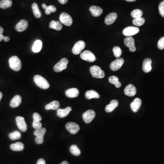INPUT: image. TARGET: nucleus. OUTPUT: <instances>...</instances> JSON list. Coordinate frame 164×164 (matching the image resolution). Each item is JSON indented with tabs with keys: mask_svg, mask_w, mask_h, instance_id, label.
<instances>
[{
	"mask_svg": "<svg viewBox=\"0 0 164 164\" xmlns=\"http://www.w3.org/2000/svg\"><path fill=\"white\" fill-rule=\"evenodd\" d=\"M10 67L15 71H19L21 68V62L20 59L16 56L11 57L9 60Z\"/></svg>",
	"mask_w": 164,
	"mask_h": 164,
	"instance_id": "obj_1",
	"label": "nucleus"
},
{
	"mask_svg": "<svg viewBox=\"0 0 164 164\" xmlns=\"http://www.w3.org/2000/svg\"><path fill=\"white\" fill-rule=\"evenodd\" d=\"M34 81L37 85L41 89L46 90L49 88L50 85L49 82L41 76L39 75L35 76L34 77Z\"/></svg>",
	"mask_w": 164,
	"mask_h": 164,
	"instance_id": "obj_2",
	"label": "nucleus"
},
{
	"mask_svg": "<svg viewBox=\"0 0 164 164\" xmlns=\"http://www.w3.org/2000/svg\"><path fill=\"white\" fill-rule=\"evenodd\" d=\"M91 74L94 78L102 79L105 77V72L102 70L100 67L94 65L90 68Z\"/></svg>",
	"mask_w": 164,
	"mask_h": 164,
	"instance_id": "obj_3",
	"label": "nucleus"
},
{
	"mask_svg": "<svg viewBox=\"0 0 164 164\" xmlns=\"http://www.w3.org/2000/svg\"><path fill=\"white\" fill-rule=\"evenodd\" d=\"M69 63V60L66 58H63L59 62L54 66V71L57 73H59L62 70L65 69L67 67V65Z\"/></svg>",
	"mask_w": 164,
	"mask_h": 164,
	"instance_id": "obj_4",
	"label": "nucleus"
},
{
	"mask_svg": "<svg viewBox=\"0 0 164 164\" xmlns=\"http://www.w3.org/2000/svg\"><path fill=\"white\" fill-rule=\"evenodd\" d=\"M59 19L60 22L67 26H70L73 23V19L71 16L65 12H63L61 14Z\"/></svg>",
	"mask_w": 164,
	"mask_h": 164,
	"instance_id": "obj_5",
	"label": "nucleus"
},
{
	"mask_svg": "<svg viewBox=\"0 0 164 164\" xmlns=\"http://www.w3.org/2000/svg\"><path fill=\"white\" fill-rule=\"evenodd\" d=\"M80 57L84 60L89 62H94L96 59L93 52L89 50H86L82 52L80 54Z\"/></svg>",
	"mask_w": 164,
	"mask_h": 164,
	"instance_id": "obj_6",
	"label": "nucleus"
},
{
	"mask_svg": "<svg viewBox=\"0 0 164 164\" xmlns=\"http://www.w3.org/2000/svg\"><path fill=\"white\" fill-rule=\"evenodd\" d=\"M85 47V43L83 41H79L75 44L72 49V52L74 55H78L80 54L82 51Z\"/></svg>",
	"mask_w": 164,
	"mask_h": 164,
	"instance_id": "obj_7",
	"label": "nucleus"
},
{
	"mask_svg": "<svg viewBox=\"0 0 164 164\" xmlns=\"http://www.w3.org/2000/svg\"><path fill=\"white\" fill-rule=\"evenodd\" d=\"M95 115V111L92 110H88L83 114V118L86 123L89 124L94 120Z\"/></svg>",
	"mask_w": 164,
	"mask_h": 164,
	"instance_id": "obj_8",
	"label": "nucleus"
},
{
	"mask_svg": "<svg viewBox=\"0 0 164 164\" xmlns=\"http://www.w3.org/2000/svg\"><path fill=\"white\" fill-rule=\"evenodd\" d=\"M124 64V59L121 57H119L111 63L110 68L112 70L115 71L120 69Z\"/></svg>",
	"mask_w": 164,
	"mask_h": 164,
	"instance_id": "obj_9",
	"label": "nucleus"
},
{
	"mask_svg": "<svg viewBox=\"0 0 164 164\" xmlns=\"http://www.w3.org/2000/svg\"><path fill=\"white\" fill-rule=\"evenodd\" d=\"M67 130L72 134H76L80 130V127L78 124L74 122H69L66 125Z\"/></svg>",
	"mask_w": 164,
	"mask_h": 164,
	"instance_id": "obj_10",
	"label": "nucleus"
},
{
	"mask_svg": "<svg viewBox=\"0 0 164 164\" xmlns=\"http://www.w3.org/2000/svg\"><path fill=\"white\" fill-rule=\"evenodd\" d=\"M140 31L139 28L134 26H128L123 30V34L126 36H132L136 34Z\"/></svg>",
	"mask_w": 164,
	"mask_h": 164,
	"instance_id": "obj_11",
	"label": "nucleus"
},
{
	"mask_svg": "<svg viewBox=\"0 0 164 164\" xmlns=\"http://www.w3.org/2000/svg\"><path fill=\"white\" fill-rule=\"evenodd\" d=\"M125 45L129 47L130 51L134 52L136 51V47L135 45V40L131 36L127 37L124 40Z\"/></svg>",
	"mask_w": 164,
	"mask_h": 164,
	"instance_id": "obj_12",
	"label": "nucleus"
},
{
	"mask_svg": "<svg viewBox=\"0 0 164 164\" xmlns=\"http://www.w3.org/2000/svg\"><path fill=\"white\" fill-rule=\"evenodd\" d=\"M16 125L19 130L22 132H25L27 130V125L25 121L24 118L21 116H18L16 118Z\"/></svg>",
	"mask_w": 164,
	"mask_h": 164,
	"instance_id": "obj_13",
	"label": "nucleus"
},
{
	"mask_svg": "<svg viewBox=\"0 0 164 164\" xmlns=\"http://www.w3.org/2000/svg\"><path fill=\"white\" fill-rule=\"evenodd\" d=\"M28 23L26 20H21L16 26V30L18 32L24 31L28 27Z\"/></svg>",
	"mask_w": 164,
	"mask_h": 164,
	"instance_id": "obj_14",
	"label": "nucleus"
},
{
	"mask_svg": "<svg viewBox=\"0 0 164 164\" xmlns=\"http://www.w3.org/2000/svg\"><path fill=\"white\" fill-rule=\"evenodd\" d=\"M124 92L128 96H134L136 94V89L135 86L130 84L125 88Z\"/></svg>",
	"mask_w": 164,
	"mask_h": 164,
	"instance_id": "obj_15",
	"label": "nucleus"
},
{
	"mask_svg": "<svg viewBox=\"0 0 164 164\" xmlns=\"http://www.w3.org/2000/svg\"><path fill=\"white\" fill-rule=\"evenodd\" d=\"M151 64H152V60L151 59L147 58L144 60L143 66H142V69L144 72L148 73L151 71L152 69Z\"/></svg>",
	"mask_w": 164,
	"mask_h": 164,
	"instance_id": "obj_16",
	"label": "nucleus"
},
{
	"mask_svg": "<svg viewBox=\"0 0 164 164\" xmlns=\"http://www.w3.org/2000/svg\"><path fill=\"white\" fill-rule=\"evenodd\" d=\"M142 101L139 98H136L134 100L133 102L130 104V107L134 113H136L139 110L140 107L141 106Z\"/></svg>",
	"mask_w": 164,
	"mask_h": 164,
	"instance_id": "obj_17",
	"label": "nucleus"
},
{
	"mask_svg": "<svg viewBox=\"0 0 164 164\" xmlns=\"http://www.w3.org/2000/svg\"><path fill=\"white\" fill-rule=\"evenodd\" d=\"M90 11L92 15L95 17H98L103 13V9L99 6H93L90 8Z\"/></svg>",
	"mask_w": 164,
	"mask_h": 164,
	"instance_id": "obj_18",
	"label": "nucleus"
},
{
	"mask_svg": "<svg viewBox=\"0 0 164 164\" xmlns=\"http://www.w3.org/2000/svg\"><path fill=\"white\" fill-rule=\"evenodd\" d=\"M117 15L116 13H115V12L110 13L105 18V23L106 24L110 25L115 22L116 20L117 19Z\"/></svg>",
	"mask_w": 164,
	"mask_h": 164,
	"instance_id": "obj_19",
	"label": "nucleus"
},
{
	"mask_svg": "<svg viewBox=\"0 0 164 164\" xmlns=\"http://www.w3.org/2000/svg\"><path fill=\"white\" fill-rule=\"evenodd\" d=\"M119 105V102L117 100H112L109 105H107L105 108L106 112L110 113L112 112Z\"/></svg>",
	"mask_w": 164,
	"mask_h": 164,
	"instance_id": "obj_20",
	"label": "nucleus"
},
{
	"mask_svg": "<svg viewBox=\"0 0 164 164\" xmlns=\"http://www.w3.org/2000/svg\"><path fill=\"white\" fill-rule=\"evenodd\" d=\"M71 111L72 108L70 107H67L65 109H57V115L60 118H64L69 114Z\"/></svg>",
	"mask_w": 164,
	"mask_h": 164,
	"instance_id": "obj_21",
	"label": "nucleus"
},
{
	"mask_svg": "<svg viewBox=\"0 0 164 164\" xmlns=\"http://www.w3.org/2000/svg\"><path fill=\"white\" fill-rule=\"evenodd\" d=\"M79 90L76 88H72L66 90V95L67 97L70 98H76L79 95Z\"/></svg>",
	"mask_w": 164,
	"mask_h": 164,
	"instance_id": "obj_22",
	"label": "nucleus"
},
{
	"mask_svg": "<svg viewBox=\"0 0 164 164\" xmlns=\"http://www.w3.org/2000/svg\"><path fill=\"white\" fill-rule=\"evenodd\" d=\"M21 102V97L19 95H16L13 97L10 103L11 107L16 108L18 107Z\"/></svg>",
	"mask_w": 164,
	"mask_h": 164,
	"instance_id": "obj_23",
	"label": "nucleus"
},
{
	"mask_svg": "<svg viewBox=\"0 0 164 164\" xmlns=\"http://www.w3.org/2000/svg\"><path fill=\"white\" fill-rule=\"evenodd\" d=\"M85 96L86 98L88 100H90L93 98L98 99L100 97V95L98 94V92L93 90L87 91L85 94Z\"/></svg>",
	"mask_w": 164,
	"mask_h": 164,
	"instance_id": "obj_24",
	"label": "nucleus"
},
{
	"mask_svg": "<svg viewBox=\"0 0 164 164\" xmlns=\"http://www.w3.org/2000/svg\"><path fill=\"white\" fill-rule=\"evenodd\" d=\"M42 42L40 40H37L35 42L32 47V51L35 53H37L41 51L42 49Z\"/></svg>",
	"mask_w": 164,
	"mask_h": 164,
	"instance_id": "obj_25",
	"label": "nucleus"
},
{
	"mask_svg": "<svg viewBox=\"0 0 164 164\" xmlns=\"http://www.w3.org/2000/svg\"><path fill=\"white\" fill-rule=\"evenodd\" d=\"M10 148L11 150L14 151H22L24 148V145L21 142H16L15 144H11L10 145Z\"/></svg>",
	"mask_w": 164,
	"mask_h": 164,
	"instance_id": "obj_26",
	"label": "nucleus"
},
{
	"mask_svg": "<svg viewBox=\"0 0 164 164\" xmlns=\"http://www.w3.org/2000/svg\"><path fill=\"white\" fill-rule=\"evenodd\" d=\"M60 106V104L57 101H53L49 104H47L45 106L46 110H56L59 109Z\"/></svg>",
	"mask_w": 164,
	"mask_h": 164,
	"instance_id": "obj_27",
	"label": "nucleus"
},
{
	"mask_svg": "<svg viewBox=\"0 0 164 164\" xmlns=\"http://www.w3.org/2000/svg\"><path fill=\"white\" fill-rule=\"evenodd\" d=\"M49 27L57 31H60L62 29V26L60 21H52L50 23Z\"/></svg>",
	"mask_w": 164,
	"mask_h": 164,
	"instance_id": "obj_28",
	"label": "nucleus"
},
{
	"mask_svg": "<svg viewBox=\"0 0 164 164\" xmlns=\"http://www.w3.org/2000/svg\"><path fill=\"white\" fill-rule=\"evenodd\" d=\"M109 81L111 84H113L117 88H120L121 86V84L119 82V78L115 76H112L110 77Z\"/></svg>",
	"mask_w": 164,
	"mask_h": 164,
	"instance_id": "obj_29",
	"label": "nucleus"
},
{
	"mask_svg": "<svg viewBox=\"0 0 164 164\" xmlns=\"http://www.w3.org/2000/svg\"><path fill=\"white\" fill-rule=\"evenodd\" d=\"M32 7V11H33L35 16L37 18L41 17V11H40L39 9L38 8L37 4L36 3H33Z\"/></svg>",
	"mask_w": 164,
	"mask_h": 164,
	"instance_id": "obj_30",
	"label": "nucleus"
},
{
	"mask_svg": "<svg viewBox=\"0 0 164 164\" xmlns=\"http://www.w3.org/2000/svg\"><path fill=\"white\" fill-rule=\"evenodd\" d=\"M11 0H2L0 1V7L2 9L9 8L12 5Z\"/></svg>",
	"mask_w": 164,
	"mask_h": 164,
	"instance_id": "obj_31",
	"label": "nucleus"
},
{
	"mask_svg": "<svg viewBox=\"0 0 164 164\" xmlns=\"http://www.w3.org/2000/svg\"><path fill=\"white\" fill-rule=\"evenodd\" d=\"M145 22V19L143 17H138L134 18L133 20V23L134 25L136 26H141Z\"/></svg>",
	"mask_w": 164,
	"mask_h": 164,
	"instance_id": "obj_32",
	"label": "nucleus"
},
{
	"mask_svg": "<svg viewBox=\"0 0 164 164\" xmlns=\"http://www.w3.org/2000/svg\"><path fill=\"white\" fill-rule=\"evenodd\" d=\"M70 151L72 154L76 156H79L80 155L81 151L76 145H72L70 148Z\"/></svg>",
	"mask_w": 164,
	"mask_h": 164,
	"instance_id": "obj_33",
	"label": "nucleus"
},
{
	"mask_svg": "<svg viewBox=\"0 0 164 164\" xmlns=\"http://www.w3.org/2000/svg\"><path fill=\"white\" fill-rule=\"evenodd\" d=\"M46 132V129L45 128H41L40 129L36 130L34 132V135L36 137H44L45 134Z\"/></svg>",
	"mask_w": 164,
	"mask_h": 164,
	"instance_id": "obj_34",
	"label": "nucleus"
},
{
	"mask_svg": "<svg viewBox=\"0 0 164 164\" xmlns=\"http://www.w3.org/2000/svg\"><path fill=\"white\" fill-rule=\"evenodd\" d=\"M9 138L12 140L20 139L21 137V134L19 131H15L10 133L9 135Z\"/></svg>",
	"mask_w": 164,
	"mask_h": 164,
	"instance_id": "obj_35",
	"label": "nucleus"
},
{
	"mask_svg": "<svg viewBox=\"0 0 164 164\" xmlns=\"http://www.w3.org/2000/svg\"><path fill=\"white\" fill-rule=\"evenodd\" d=\"M142 15L143 12L140 9H135L131 13V16L134 18L142 17Z\"/></svg>",
	"mask_w": 164,
	"mask_h": 164,
	"instance_id": "obj_36",
	"label": "nucleus"
},
{
	"mask_svg": "<svg viewBox=\"0 0 164 164\" xmlns=\"http://www.w3.org/2000/svg\"><path fill=\"white\" fill-rule=\"evenodd\" d=\"M113 52L114 55L116 58H119L122 54V50L119 47L116 46L113 48Z\"/></svg>",
	"mask_w": 164,
	"mask_h": 164,
	"instance_id": "obj_37",
	"label": "nucleus"
},
{
	"mask_svg": "<svg viewBox=\"0 0 164 164\" xmlns=\"http://www.w3.org/2000/svg\"><path fill=\"white\" fill-rule=\"evenodd\" d=\"M45 13L47 15H50L51 13H54L56 11L57 9L54 6L51 5L47 6L45 9Z\"/></svg>",
	"mask_w": 164,
	"mask_h": 164,
	"instance_id": "obj_38",
	"label": "nucleus"
},
{
	"mask_svg": "<svg viewBox=\"0 0 164 164\" xmlns=\"http://www.w3.org/2000/svg\"><path fill=\"white\" fill-rule=\"evenodd\" d=\"M159 11L160 15L162 17H164V1H162L159 5Z\"/></svg>",
	"mask_w": 164,
	"mask_h": 164,
	"instance_id": "obj_39",
	"label": "nucleus"
},
{
	"mask_svg": "<svg viewBox=\"0 0 164 164\" xmlns=\"http://www.w3.org/2000/svg\"><path fill=\"white\" fill-rule=\"evenodd\" d=\"M157 46L160 49L163 50L164 49V37H161L159 40L157 44Z\"/></svg>",
	"mask_w": 164,
	"mask_h": 164,
	"instance_id": "obj_40",
	"label": "nucleus"
},
{
	"mask_svg": "<svg viewBox=\"0 0 164 164\" xmlns=\"http://www.w3.org/2000/svg\"><path fill=\"white\" fill-rule=\"evenodd\" d=\"M32 126L36 130H37L42 128V124L41 123L40 121H33L32 123Z\"/></svg>",
	"mask_w": 164,
	"mask_h": 164,
	"instance_id": "obj_41",
	"label": "nucleus"
},
{
	"mask_svg": "<svg viewBox=\"0 0 164 164\" xmlns=\"http://www.w3.org/2000/svg\"><path fill=\"white\" fill-rule=\"evenodd\" d=\"M33 121H40L42 120L41 116L37 113H34L33 115Z\"/></svg>",
	"mask_w": 164,
	"mask_h": 164,
	"instance_id": "obj_42",
	"label": "nucleus"
},
{
	"mask_svg": "<svg viewBox=\"0 0 164 164\" xmlns=\"http://www.w3.org/2000/svg\"><path fill=\"white\" fill-rule=\"evenodd\" d=\"M44 141L43 137L37 136L35 139L36 143L37 144H42Z\"/></svg>",
	"mask_w": 164,
	"mask_h": 164,
	"instance_id": "obj_43",
	"label": "nucleus"
},
{
	"mask_svg": "<svg viewBox=\"0 0 164 164\" xmlns=\"http://www.w3.org/2000/svg\"><path fill=\"white\" fill-rule=\"evenodd\" d=\"M37 164H46V162L44 159H40L37 161Z\"/></svg>",
	"mask_w": 164,
	"mask_h": 164,
	"instance_id": "obj_44",
	"label": "nucleus"
},
{
	"mask_svg": "<svg viewBox=\"0 0 164 164\" xmlns=\"http://www.w3.org/2000/svg\"><path fill=\"white\" fill-rule=\"evenodd\" d=\"M59 2L62 4H65L67 3L68 0H59Z\"/></svg>",
	"mask_w": 164,
	"mask_h": 164,
	"instance_id": "obj_45",
	"label": "nucleus"
},
{
	"mask_svg": "<svg viewBox=\"0 0 164 164\" xmlns=\"http://www.w3.org/2000/svg\"><path fill=\"white\" fill-rule=\"evenodd\" d=\"M3 40H4L6 42H9L10 40V38L8 37H4Z\"/></svg>",
	"mask_w": 164,
	"mask_h": 164,
	"instance_id": "obj_46",
	"label": "nucleus"
},
{
	"mask_svg": "<svg viewBox=\"0 0 164 164\" xmlns=\"http://www.w3.org/2000/svg\"><path fill=\"white\" fill-rule=\"evenodd\" d=\"M4 36L3 35V33H0V42H1L4 39Z\"/></svg>",
	"mask_w": 164,
	"mask_h": 164,
	"instance_id": "obj_47",
	"label": "nucleus"
},
{
	"mask_svg": "<svg viewBox=\"0 0 164 164\" xmlns=\"http://www.w3.org/2000/svg\"><path fill=\"white\" fill-rule=\"evenodd\" d=\"M47 6L45 3H43V4H42V7L43 9H45L46 8Z\"/></svg>",
	"mask_w": 164,
	"mask_h": 164,
	"instance_id": "obj_48",
	"label": "nucleus"
},
{
	"mask_svg": "<svg viewBox=\"0 0 164 164\" xmlns=\"http://www.w3.org/2000/svg\"><path fill=\"white\" fill-rule=\"evenodd\" d=\"M3 32H4L3 28L1 26H0V33H3Z\"/></svg>",
	"mask_w": 164,
	"mask_h": 164,
	"instance_id": "obj_49",
	"label": "nucleus"
},
{
	"mask_svg": "<svg viewBox=\"0 0 164 164\" xmlns=\"http://www.w3.org/2000/svg\"><path fill=\"white\" fill-rule=\"evenodd\" d=\"M60 164H69V162L67 161H62V163H61Z\"/></svg>",
	"mask_w": 164,
	"mask_h": 164,
	"instance_id": "obj_50",
	"label": "nucleus"
},
{
	"mask_svg": "<svg viewBox=\"0 0 164 164\" xmlns=\"http://www.w3.org/2000/svg\"><path fill=\"white\" fill-rule=\"evenodd\" d=\"M2 96H3V95H2V93H1V92H0V101H1V99H2Z\"/></svg>",
	"mask_w": 164,
	"mask_h": 164,
	"instance_id": "obj_51",
	"label": "nucleus"
},
{
	"mask_svg": "<svg viewBox=\"0 0 164 164\" xmlns=\"http://www.w3.org/2000/svg\"><path fill=\"white\" fill-rule=\"evenodd\" d=\"M126 1H129V2H133L135 1L136 0H126Z\"/></svg>",
	"mask_w": 164,
	"mask_h": 164,
	"instance_id": "obj_52",
	"label": "nucleus"
}]
</instances>
